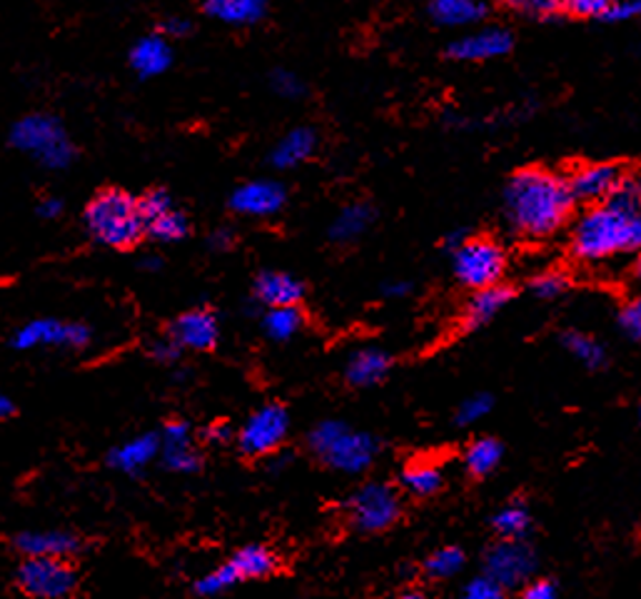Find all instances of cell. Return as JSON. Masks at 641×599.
Here are the masks:
<instances>
[{"instance_id": "obj_1", "label": "cell", "mask_w": 641, "mask_h": 599, "mask_svg": "<svg viewBox=\"0 0 641 599\" xmlns=\"http://www.w3.org/2000/svg\"><path fill=\"white\" fill-rule=\"evenodd\" d=\"M575 198L567 178L557 173L527 168L509 178L505 188V213L509 228L521 238L541 240L565 228Z\"/></svg>"}, {"instance_id": "obj_2", "label": "cell", "mask_w": 641, "mask_h": 599, "mask_svg": "<svg viewBox=\"0 0 641 599\" xmlns=\"http://www.w3.org/2000/svg\"><path fill=\"white\" fill-rule=\"evenodd\" d=\"M641 245V213L624 210L614 203H597L575 228L571 250L577 258L597 262L631 252Z\"/></svg>"}, {"instance_id": "obj_3", "label": "cell", "mask_w": 641, "mask_h": 599, "mask_svg": "<svg viewBox=\"0 0 641 599\" xmlns=\"http://www.w3.org/2000/svg\"><path fill=\"white\" fill-rule=\"evenodd\" d=\"M85 228L95 242L105 248L127 250L145 238V223L141 213V200L125 190H103L87 203Z\"/></svg>"}, {"instance_id": "obj_4", "label": "cell", "mask_w": 641, "mask_h": 599, "mask_svg": "<svg viewBox=\"0 0 641 599\" xmlns=\"http://www.w3.org/2000/svg\"><path fill=\"white\" fill-rule=\"evenodd\" d=\"M11 145L15 151L43 165L45 171H65L75 161V145L61 117L51 113H31L13 123Z\"/></svg>"}, {"instance_id": "obj_5", "label": "cell", "mask_w": 641, "mask_h": 599, "mask_svg": "<svg viewBox=\"0 0 641 599\" xmlns=\"http://www.w3.org/2000/svg\"><path fill=\"white\" fill-rule=\"evenodd\" d=\"M310 450L324 465L340 473H364L380 453V442L368 432H358L340 420H324L310 432Z\"/></svg>"}, {"instance_id": "obj_6", "label": "cell", "mask_w": 641, "mask_h": 599, "mask_svg": "<svg viewBox=\"0 0 641 599\" xmlns=\"http://www.w3.org/2000/svg\"><path fill=\"white\" fill-rule=\"evenodd\" d=\"M452 265H455V275L462 285L479 290L502 280L507 268V255L495 240L467 238L452 250Z\"/></svg>"}, {"instance_id": "obj_7", "label": "cell", "mask_w": 641, "mask_h": 599, "mask_svg": "<svg viewBox=\"0 0 641 599\" xmlns=\"http://www.w3.org/2000/svg\"><path fill=\"white\" fill-rule=\"evenodd\" d=\"M15 582L28 597L61 599L75 592L77 575L63 557H25L18 565Z\"/></svg>"}, {"instance_id": "obj_8", "label": "cell", "mask_w": 641, "mask_h": 599, "mask_svg": "<svg viewBox=\"0 0 641 599\" xmlns=\"http://www.w3.org/2000/svg\"><path fill=\"white\" fill-rule=\"evenodd\" d=\"M93 332L83 322H63L55 318L31 320L11 335V348L31 352L38 348H85L91 345Z\"/></svg>"}, {"instance_id": "obj_9", "label": "cell", "mask_w": 641, "mask_h": 599, "mask_svg": "<svg viewBox=\"0 0 641 599\" xmlns=\"http://www.w3.org/2000/svg\"><path fill=\"white\" fill-rule=\"evenodd\" d=\"M290 432L288 410L280 405H265L252 412L240 430V450L250 457L272 455L282 447L285 437Z\"/></svg>"}, {"instance_id": "obj_10", "label": "cell", "mask_w": 641, "mask_h": 599, "mask_svg": "<svg viewBox=\"0 0 641 599\" xmlns=\"http://www.w3.org/2000/svg\"><path fill=\"white\" fill-rule=\"evenodd\" d=\"M352 525L362 533H382L400 517V499L387 485H364L348 503Z\"/></svg>"}, {"instance_id": "obj_11", "label": "cell", "mask_w": 641, "mask_h": 599, "mask_svg": "<svg viewBox=\"0 0 641 599\" xmlns=\"http://www.w3.org/2000/svg\"><path fill=\"white\" fill-rule=\"evenodd\" d=\"M485 569L502 589H517L531 579L537 569L535 549L521 539H502L487 552Z\"/></svg>"}, {"instance_id": "obj_12", "label": "cell", "mask_w": 641, "mask_h": 599, "mask_svg": "<svg viewBox=\"0 0 641 599\" xmlns=\"http://www.w3.org/2000/svg\"><path fill=\"white\" fill-rule=\"evenodd\" d=\"M511 48L515 35L505 25H475V31L455 38L447 45V55L462 63H485L509 55Z\"/></svg>"}, {"instance_id": "obj_13", "label": "cell", "mask_w": 641, "mask_h": 599, "mask_svg": "<svg viewBox=\"0 0 641 599\" xmlns=\"http://www.w3.org/2000/svg\"><path fill=\"white\" fill-rule=\"evenodd\" d=\"M137 200H141L145 235H151L157 242H180L187 238L190 225H187L185 213L175 208L170 193L151 190Z\"/></svg>"}, {"instance_id": "obj_14", "label": "cell", "mask_w": 641, "mask_h": 599, "mask_svg": "<svg viewBox=\"0 0 641 599\" xmlns=\"http://www.w3.org/2000/svg\"><path fill=\"white\" fill-rule=\"evenodd\" d=\"M285 200H288V193L278 180L260 178L235 188L230 208L240 215H248V218H270V215L282 210Z\"/></svg>"}, {"instance_id": "obj_15", "label": "cell", "mask_w": 641, "mask_h": 599, "mask_svg": "<svg viewBox=\"0 0 641 599\" xmlns=\"http://www.w3.org/2000/svg\"><path fill=\"white\" fill-rule=\"evenodd\" d=\"M619 178H621V171L614 163H587V165H579V168L569 175L567 185L575 203L579 200V203L597 205L609 198Z\"/></svg>"}, {"instance_id": "obj_16", "label": "cell", "mask_w": 641, "mask_h": 599, "mask_svg": "<svg viewBox=\"0 0 641 599\" xmlns=\"http://www.w3.org/2000/svg\"><path fill=\"white\" fill-rule=\"evenodd\" d=\"M161 453H163V465L170 469V473L193 475L203 465L200 453H197L193 445V427L180 420L165 425L161 435Z\"/></svg>"}, {"instance_id": "obj_17", "label": "cell", "mask_w": 641, "mask_h": 599, "mask_svg": "<svg viewBox=\"0 0 641 599\" xmlns=\"http://www.w3.org/2000/svg\"><path fill=\"white\" fill-rule=\"evenodd\" d=\"M13 545L23 557L71 559L81 552V539L65 529H28V533L15 535Z\"/></svg>"}, {"instance_id": "obj_18", "label": "cell", "mask_w": 641, "mask_h": 599, "mask_svg": "<svg viewBox=\"0 0 641 599\" xmlns=\"http://www.w3.org/2000/svg\"><path fill=\"white\" fill-rule=\"evenodd\" d=\"M218 335H220L218 318H215L210 310H203V308L185 312V316L175 320V326L170 330V338L177 342V345H180L183 350H195V352L215 348Z\"/></svg>"}, {"instance_id": "obj_19", "label": "cell", "mask_w": 641, "mask_h": 599, "mask_svg": "<svg viewBox=\"0 0 641 599\" xmlns=\"http://www.w3.org/2000/svg\"><path fill=\"white\" fill-rule=\"evenodd\" d=\"M127 63L135 71L137 78H157L170 71L173 65V45L163 33H151L143 35L141 41H135L131 48V55H127Z\"/></svg>"}, {"instance_id": "obj_20", "label": "cell", "mask_w": 641, "mask_h": 599, "mask_svg": "<svg viewBox=\"0 0 641 599\" xmlns=\"http://www.w3.org/2000/svg\"><path fill=\"white\" fill-rule=\"evenodd\" d=\"M489 0H430L427 13L442 28H475L489 18Z\"/></svg>"}, {"instance_id": "obj_21", "label": "cell", "mask_w": 641, "mask_h": 599, "mask_svg": "<svg viewBox=\"0 0 641 599\" xmlns=\"http://www.w3.org/2000/svg\"><path fill=\"white\" fill-rule=\"evenodd\" d=\"M157 455H161V435L147 432V435H137L113 447L111 455H107V465L117 469V473L141 475Z\"/></svg>"}, {"instance_id": "obj_22", "label": "cell", "mask_w": 641, "mask_h": 599, "mask_svg": "<svg viewBox=\"0 0 641 599\" xmlns=\"http://www.w3.org/2000/svg\"><path fill=\"white\" fill-rule=\"evenodd\" d=\"M314 147H318V133L312 127H294V131L285 133L278 143H275L270 153L272 168L292 171L300 168L302 163L312 158Z\"/></svg>"}, {"instance_id": "obj_23", "label": "cell", "mask_w": 641, "mask_h": 599, "mask_svg": "<svg viewBox=\"0 0 641 599\" xmlns=\"http://www.w3.org/2000/svg\"><path fill=\"white\" fill-rule=\"evenodd\" d=\"M302 295H304L302 282L290 272L268 270L260 272V278L255 280V300L262 302L265 308L298 306Z\"/></svg>"}, {"instance_id": "obj_24", "label": "cell", "mask_w": 641, "mask_h": 599, "mask_svg": "<svg viewBox=\"0 0 641 599\" xmlns=\"http://www.w3.org/2000/svg\"><path fill=\"white\" fill-rule=\"evenodd\" d=\"M205 16L232 28L258 25L268 16V0H203Z\"/></svg>"}, {"instance_id": "obj_25", "label": "cell", "mask_w": 641, "mask_h": 599, "mask_svg": "<svg viewBox=\"0 0 641 599\" xmlns=\"http://www.w3.org/2000/svg\"><path fill=\"white\" fill-rule=\"evenodd\" d=\"M390 355L378 348H362L348 360V380L358 388H372L387 378Z\"/></svg>"}, {"instance_id": "obj_26", "label": "cell", "mask_w": 641, "mask_h": 599, "mask_svg": "<svg viewBox=\"0 0 641 599\" xmlns=\"http://www.w3.org/2000/svg\"><path fill=\"white\" fill-rule=\"evenodd\" d=\"M509 300H511V290L499 282L475 290V298L469 300L467 316H465L467 330H477L482 326H487L492 318L499 316V312L509 306Z\"/></svg>"}, {"instance_id": "obj_27", "label": "cell", "mask_w": 641, "mask_h": 599, "mask_svg": "<svg viewBox=\"0 0 641 599\" xmlns=\"http://www.w3.org/2000/svg\"><path fill=\"white\" fill-rule=\"evenodd\" d=\"M372 220H374V210L368 203L348 205V208H344L338 218L332 220L330 238L338 242H350L354 238H360V235L370 228Z\"/></svg>"}, {"instance_id": "obj_28", "label": "cell", "mask_w": 641, "mask_h": 599, "mask_svg": "<svg viewBox=\"0 0 641 599\" xmlns=\"http://www.w3.org/2000/svg\"><path fill=\"white\" fill-rule=\"evenodd\" d=\"M230 565L235 572H238L240 582L245 579H262L268 577L275 565H278V559L270 552L268 547L262 545H250V547H242L240 552H235V557L230 559Z\"/></svg>"}, {"instance_id": "obj_29", "label": "cell", "mask_w": 641, "mask_h": 599, "mask_svg": "<svg viewBox=\"0 0 641 599\" xmlns=\"http://www.w3.org/2000/svg\"><path fill=\"white\" fill-rule=\"evenodd\" d=\"M302 312L298 310V306H278V308H268V312H265V320H262V326H265V332L272 340H278V342H285V340H290L292 335H298V332L302 330Z\"/></svg>"}, {"instance_id": "obj_30", "label": "cell", "mask_w": 641, "mask_h": 599, "mask_svg": "<svg viewBox=\"0 0 641 599\" xmlns=\"http://www.w3.org/2000/svg\"><path fill=\"white\" fill-rule=\"evenodd\" d=\"M442 483H445V475H442V469L432 463H412L402 473V485L417 497L435 495Z\"/></svg>"}, {"instance_id": "obj_31", "label": "cell", "mask_w": 641, "mask_h": 599, "mask_svg": "<svg viewBox=\"0 0 641 599\" xmlns=\"http://www.w3.org/2000/svg\"><path fill=\"white\" fill-rule=\"evenodd\" d=\"M502 455H505V450H502L499 440L482 437L469 445L467 455H465V465L475 477H485L499 465Z\"/></svg>"}, {"instance_id": "obj_32", "label": "cell", "mask_w": 641, "mask_h": 599, "mask_svg": "<svg viewBox=\"0 0 641 599\" xmlns=\"http://www.w3.org/2000/svg\"><path fill=\"white\" fill-rule=\"evenodd\" d=\"M561 342H565V348L575 355L581 365H587L591 370H599V368H604L607 365V350L601 342H597L595 338H589L585 335V332H567L565 338H561Z\"/></svg>"}, {"instance_id": "obj_33", "label": "cell", "mask_w": 641, "mask_h": 599, "mask_svg": "<svg viewBox=\"0 0 641 599\" xmlns=\"http://www.w3.org/2000/svg\"><path fill=\"white\" fill-rule=\"evenodd\" d=\"M529 527H531V515L521 503H511L507 507H502L495 515V529L507 539H525Z\"/></svg>"}, {"instance_id": "obj_34", "label": "cell", "mask_w": 641, "mask_h": 599, "mask_svg": "<svg viewBox=\"0 0 641 599\" xmlns=\"http://www.w3.org/2000/svg\"><path fill=\"white\" fill-rule=\"evenodd\" d=\"M505 11L529 18V21H551L561 13V0H497Z\"/></svg>"}, {"instance_id": "obj_35", "label": "cell", "mask_w": 641, "mask_h": 599, "mask_svg": "<svg viewBox=\"0 0 641 599\" xmlns=\"http://www.w3.org/2000/svg\"><path fill=\"white\" fill-rule=\"evenodd\" d=\"M462 567H465V552L459 547H442L437 552H432L427 565H424L432 579H447L457 575Z\"/></svg>"}, {"instance_id": "obj_36", "label": "cell", "mask_w": 641, "mask_h": 599, "mask_svg": "<svg viewBox=\"0 0 641 599\" xmlns=\"http://www.w3.org/2000/svg\"><path fill=\"white\" fill-rule=\"evenodd\" d=\"M238 582H240V577L232 569V565L228 562V565H223L218 569H213L210 575H205V577L197 579L195 592L203 595V597H215V595L228 592V589H232Z\"/></svg>"}, {"instance_id": "obj_37", "label": "cell", "mask_w": 641, "mask_h": 599, "mask_svg": "<svg viewBox=\"0 0 641 599\" xmlns=\"http://www.w3.org/2000/svg\"><path fill=\"white\" fill-rule=\"evenodd\" d=\"M270 87L275 95L285 97V101H298V97L304 95V83L298 73L288 71V68H278L270 75Z\"/></svg>"}, {"instance_id": "obj_38", "label": "cell", "mask_w": 641, "mask_h": 599, "mask_svg": "<svg viewBox=\"0 0 641 599\" xmlns=\"http://www.w3.org/2000/svg\"><path fill=\"white\" fill-rule=\"evenodd\" d=\"M529 288H531V292L537 295V298L551 300V298H559V295L567 292L569 280L561 272H541V275H537L535 280H531Z\"/></svg>"}, {"instance_id": "obj_39", "label": "cell", "mask_w": 641, "mask_h": 599, "mask_svg": "<svg viewBox=\"0 0 641 599\" xmlns=\"http://www.w3.org/2000/svg\"><path fill=\"white\" fill-rule=\"evenodd\" d=\"M614 0H561V13H569L575 18H604L609 6Z\"/></svg>"}, {"instance_id": "obj_40", "label": "cell", "mask_w": 641, "mask_h": 599, "mask_svg": "<svg viewBox=\"0 0 641 599\" xmlns=\"http://www.w3.org/2000/svg\"><path fill=\"white\" fill-rule=\"evenodd\" d=\"M492 410V397L489 395H475L465 400L457 410V425H475L482 417H487Z\"/></svg>"}, {"instance_id": "obj_41", "label": "cell", "mask_w": 641, "mask_h": 599, "mask_svg": "<svg viewBox=\"0 0 641 599\" xmlns=\"http://www.w3.org/2000/svg\"><path fill=\"white\" fill-rule=\"evenodd\" d=\"M502 595H505V589H502L489 575L469 579V585L465 587L467 599H499Z\"/></svg>"}, {"instance_id": "obj_42", "label": "cell", "mask_w": 641, "mask_h": 599, "mask_svg": "<svg viewBox=\"0 0 641 599\" xmlns=\"http://www.w3.org/2000/svg\"><path fill=\"white\" fill-rule=\"evenodd\" d=\"M639 13H641V0H614L601 21L604 23H627V21H634Z\"/></svg>"}, {"instance_id": "obj_43", "label": "cell", "mask_w": 641, "mask_h": 599, "mask_svg": "<svg viewBox=\"0 0 641 599\" xmlns=\"http://www.w3.org/2000/svg\"><path fill=\"white\" fill-rule=\"evenodd\" d=\"M619 328L627 332L631 340L641 338V306L639 302H629L619 312Z\"/></svg>"}, {"instance_id": "obj_44", "label": "cell", "mask_w": 641, "mask_h": 599, "mask_svg": "<svg viewBox=\"0 0 641 599\" xmlns=\"http://www.w3.org/2000/svg\"><path fill=\"white\" fill-rule=\"evenodd\" d=\"M157 33H163L167 41H180V38L193 33V23L187 21V18L170 16V18H165V21L161 23V31H157Z\"/></svg>"}, {"instance_id": "obj_45", "label": "cell", "mask_w": 641, "mask_h": 599, "mask_svg": "<svg viewBox=\"0 0 641 599\" xmlns=\"http://www.w3.org/2000/svg\"><path fill=\"white\" fill-rule=\"evenodd\" d=\"M527 599H555L557 597V585H551L549 579H531L525 587Z\"/></svg>"}, {"instance_id": "obj_46", "label": "cell", "mask_w": 641, "mask_h": 599, "mask_svg": "<svg viewBox=\"0 0 641 599\" xmlns=\"http://www.w3.org/2000/svg\"><path fill=\"white\" fill-rule=\"evenodd\" d=\"M180 352H183V348L177 345V342H175L173 338L161 340V342H155V345H153V358L161 360V362H175V360H180Z\"/></svg>"}, {"instance_id": "obj_47", "label": "cell", "mask_w": 641, "mask_h": 599, "mask_svg": "<svg viewBox=\"0 0 641 599\" xmlns=\"http://www.w3.org/2000/svg\"><path fill=\"white\" fill-rule=\"evenodd\" d=\"M63 200L61 198H43L41 203H38V218H43V220H55V218H61L63 215Z\"/></svg>"}, {"instance_id": "obj_48", "label": "cell", "mask_w": 641, "mask_h": 599, "mask_svg": "<svg viewBox=\"0 0 641 599\" xmlns=\"http://www.w3.org/2000/svg\"><path fill=\"white\" fill-rule=\"evenodd\" d=\"M230 435H232V430L225 425V422H215V425L205 430V437L210 442H228Z\"/></svg>"}, {"instance_id": "obj_49", "label": "cell", "mask_w": 641, "mask_h": 599, "mask_svg": "<svg viewBox=\"0 0 641 599\" xmlns=\"http://www.w3.org/2000/svg\"><path fill=\"white\" fill-rule=\"evenodd\" d=\"M232 245V233L228 228H223V230H215L210 235V248L213 250H228Z\"/></svg>"}, {"instance_id": "obj_50", "label": "cell", "mask_w": 641, "mask_h": 599, "mask_svg": "<svg viewBox=\"0 0 641 599\" xmlns=\"http://www.w3.org/2000/svg\"><path fill=\"white\" fill-rule=\"evenodd\" d=\"M410 285L407 282H400V280H394V282H387L384 285V295H387V298H404V295H410Z\"/></svg>"}, {"instance_id": "obj_51", "label": "cell", "mask_w": 641, "mask_h": 599, "mask_svg": "<svg viewBox=\"0 0 641 599\" xmlns=\"http://www.w3.org/2000/svg\"><path fill=\"white\" fill-rule=\"evenodd\" d=\"M15 415V402L8 395H0V420H11Z\"/></svg>"}, {"instance_id": "obj_52", "label": "cell", "mask_w": 641, "mask_h": 599, "mask_svg": "<svg viewBox=\"0 0 641 599\" xmlns=\"http://www.w3.org/2000/svg\"><path fill=\"white\" fill-rule=\"evenodd\" d=\"M141 268L145 270V272H157L163 268V260L157 258V255H147V258L141 262Z\"/></svg>"}, {"instance_id": "obj_53", "label": "cell", "mask_w": 641, "mask_h": 599, "mask_svg": "<svg viewBox=\"0 0 641 599\" xmlns=\"http://www.w3.org/2000/svg\"><path fill=\"white\" fill-rule=\"evenodd\" d=\"M465 240H467V233H465V230H455V233H449V235H447V248H449V250H455L457 245H462Z\"/></svg>"}, {"instance_id": "obj_54", "label": "cell", "mask_w": 641, "mask_h": 599, "mask_svg": "<svg viewBox=\"0 0 641 599\" xmlns=\"http://www.w3.org/2000/svg\"><path fill=\"white\" fill-rule=\"evenodd\" d=\"M402 597H420L417 589H410V592H402Z\"/></svg>"}]
</instances>
